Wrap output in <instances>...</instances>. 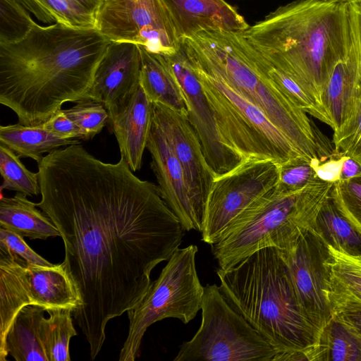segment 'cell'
Wrapping results in <instances>:
<instances>
[{
    "mask_svg": "<svg viewBox=\"0 0 361 361\" xmlns=\"http://www.w3.org/2000/svg\"><path fill=\"white\" fill-rule=\"evenodd\" d=\"M0 173L3 178L1 190L16 191L27 196L40 194L38 172L28 170L20 157L2 144H0Z\"/></svg>",
    "mask_w": 361,
    "mask_h": 361,
    "instance_id": "cell-31",
    "label": "cell"
},
{
    "mask_svg": "<svg viewBox=\"0 0 361 361\" xmlns=\"http://www.w3.org/2000/svg\"><path fill=\"white\" fill-rule=\"evenodd\" d=\"M109 43L97 28L37 22L22 39L0 42V104L18 123L39 126L63 104L89 99Z\"/></svg>",
    "mask_w": 361,
    "mask_h": 361,
    "instance_id": "cell-2",
    "label": "cell"
},
{
    "mask_svg": "<svg viewBox=\"0 0 361 361\" xmlns=\"http://www.w3.org/2000/svg\"><path fill=\"white\" fill-rule=\"evenodd\" d=\"M308 361H361V335L334 314L307 353Z\"/></svg>",
    "mask_w": 361,
    "mask_h": 361,
    "instance_id": "cell-29",
    "label": "cell"
},
{
    "mask_svg": "<svg viewBox=\"0 0 361 361\" xmlns=\"http://www.w3.org/2000/svg\"><path fill=\"white\" fill-rule=\"evenodd\" d=\"M141 67L140 85L152 103H160L188 114L181 86L164 56L147 51L140 46Z\"/></svg>",
    "mask_w": 361,
    "mask_h": 361,
    "instance_id": "cell-22",
    "label": "cell"
},
{
    "mask_svg": "<svg viewBox=\"0 0 361 361\" xmlns=\"http://www.w3.org/2000/svg\"><path fill=\"white\" fill-rule=\"evenodd\" d=\"M140 67L139 45L110 41L89 94V99L105 106L109 121L127 107L140 88Z\"/></svg>",
    "mask_w": 361,
    "mask_h": 361,
    "instance_id": "cell-15",
    "label": "cell"
},
{
    "mask_svg": "<svg viewBox=\"0 0 361 361\" xmlns=\"http://www.w3.org/2000/svg\"><path fill=\"white\" fill-rule=\"evenodd\" d=\"M27 195L17 192L13 197L1 195L0 200V227L13 231L30 239L45 240L61 236L60 233L44 212L37 208Z\"/></svg>",
    "mask_w": 361,
    "mask_h": 361,
    "instance_id": "cell-25",
    "label": "cell"
},
{
    "mask_svg": "<svg viewBox=\"0 0 361 361\" xmlns=\"http://www.w3.org/2000/svg\"><path fill=\"white\" fill-rule=\"evenodd\" d=\"M319 180L312 161L300 156L279 165L275 188L281 192H294Z\"/></svg>",
    "mask_w": 361,
    "mask_h": 361,
    "instance_id": "cell-35",
    "label": "cell"
},
{
    "mask_svg": "<svg viewBox=\"0 0 361 361\" xmlns=\"http://www.w3.org/2000/svg\"><path fill=\"white\" fill-rule=\"evenodd\" d=\"M36 23L33 16L14 0H0V42L22 39Z\"/></svg>",
    "mask_w": 361,
    "mask_h": 361,
    "instance_id": "cell-32",
    "label": "cell"
},
{
    "mask_svg": "<svg viewBox=\"0 0 361 361\" xmlns=\"http://www.w3.org/2000/svg\"><path fill=\"white\" fill-rule=\"evenodd\" d=\"M197 251L195 245L178 247L141 300L126 312L128 331L120 361H134L139 356L145 333L155 322L176 318L188 324L196 317L204 291L196 269Z\"/></svg>",
    "mask_w": 361,
    "mask_h": 361,
    "instance_id": "cell-8",
    "label": "cell"
},
{
    "mask_svg": "<svg viewBox=\"0 0 361 361\" xmlns=\"http://www.w3.org/2000/svg\"><path fill=\"white\" fill-rule=\"evenodd\" d=\"M279 164L271 159H247L214 179L207 197L202 240L214 243L228 225L251 203L274 188Z\"/></svg>",
    "mask_w": 361,
    "mask_h": 361,
    "instance_id": "cell-11",
    "label": "cell"
},
{
    "mask_svg": "<svg viewBox=\"0 0 361 361\" xmlns=\"http://www.w3.org/2000/svg\"><path fill=\"white\" fill-rule=\"evenodd\" d=\"M182 39L206 30L243 32L250 25L225 0H162Z\"/></svg>",
    "mask_w": 361,
    "mask_h": 361,
    "instance_id": "cell-18",
    "label": "cell"
},
{
    "mask_svg": "<svg viewBox=\"0 0 361 361\" xmlns=\"http://www.w3.org/2000/svg\"><path fill=\"white\" fill-rule=\"evenodd\" d=\"M361 176V164L356 159L345 156L339 180H345Z\"/></svg>",
    "mask_w": 361,
    "mask_h": 361,
    "instance_id": "cell-43",
    "label": "cell"
},
{
    "mask_svg": "<svg viewBox=\"0 0 361 361\" xmlns=\"http://www.w3.org/2000/svg\"><path fill=\"white\" fill-rule=\"evenodd\" d=\"M357 13L358 24L361 31V4H354Z\"/></svg>",
    "mask_w": 361,
    "mask_h": 361,
    "instance_id": "cell-46",
    "label": "cell"
},
{
    "mask_svg": "<svg viewBox=\"0 0 361 361\" xmlns=\"http://www.w3.org/2000/svg\"><path fill=\"white\" fill-rule=\"evenodd\" d=\"M345 155L335 150L334 154L326 161L313 165L319 179L326 182L335 183L340 179L341 171Z\"/></svg>",
    "mask_w": 361,
    "mask_h": 361,
    "instance_id": "cell-40",
    "label": "cell"
},
{
    "mask_svg": "<svg viewBox=\"0 0 361 361\" xmlns=\"http://www.w3.org/2000/svg\"><path fill=\"white\" fill-rule=\"evenodd\" d=\"M190 61L230 149L244 159H271L279 165L303 157L258 106L216 73Z\"/></svg>",
    "mask_w": 361,
    "mask_h": 361,
    "instance_id": "cell-7",
    "label": "cell"
},
{
    "mask_svg": "<svg viewBox=\"0 0 361 361\" xmlns=\"http://www.w3.org/2000/svg\"><path fill=\"white\" fill-rule=\"evenodd\" d=\"M80 143L77 139L61 137L39 126L20 123L0 126V144L13 150L20 157L30 158L39 162L45 153L59 148Z\"/></svg>",
    "mask_w": 361,
    "mask_h": 361,
    "instance_id": "cell-27",
    "label": "cell"
},
{
    "mask_svg": "<svg viewBox=\"0 0 361 361\" xmlns=\"http://www.w3.org/2000/svg\"><path fill=\"white\" fill-rule=\"evenodd\" d=\"M26 263L18 256L0 250V360L5 361V342L19 312L31 305Z\"/></svg>",
    "mask_w": 361,
    "mask_h": 361,
    "instance_id": "cell-20",
    "label": "cell"
},
{
    "mask_svg": "<svg viewBox=\"0 0 361 361\" xmlns=\"http://www.w3.org/2000/svg\"><path fill=\"white\" fill-rule=\"evenodd\" d=\"M47 312L49 317L42 319L40 328L49 361H70V341L78 334L73 324V310L57 308Z\"/></svg>",
    "mask_w": 361,
    "mask_h": 361,
    "instance_id": "cell-30",
    "label": "cell"
},
{
    "mask_svg": "<svg viewBox=\"0 0 361 361\" xmlns=\"http://www.w3.org/2000/svg\"><path fill=\"white\" fill-rule=\"evenodd\" d=\"M332 2H338L344 4H361V0H325Z\"/></svg>",
    "mask_w": 361,
    "mask_h": 361,
    "instance_id": "cell-45",
    "label": "cell"
},
{
    "mask_svg": "<svg viewBox=\"0 0 361 361\" xmlns=\"http://www.w3.org/2000/svg\"><path fill=\"white\" fill-rule=\"evenodd\" d=\"M312 230L335 250L361 256V228L341 212L331 192L317 216Z\"/></svg>",
    "mask_w": 361,
    "mask_h": 361,
    "instance_id": "cell-28",
    "label": "cell"
},
{
    "mask_svg": "<svg viewBox=\"0 0 361 361\" xmlns=\"http://www.w3.org/2000/svg\"><path fill=\"white\" fill-rule=\"evenodd\" d=\"M164 57L181 86L188 119L216 178L232 171L245 159L224 142L211 105L182 45L176 53Z\"/></svg>",
    "mask_w": 361,
    "mask_h": 361,
    "instance_id": "cell-13",
    "label": "cell"
},
{
    "mask_svg": "<svg viewBox=\"0 0 361 361\" xmlns=\"http://www.w3.org/2000/svg\"><path fill=\"white\" fill-rule=\"evenodd\" d=\"M328 247V300L333 312L361 306V256H352Z\"/></svg>",
    "mask_w": 361,
    "mask_h": 361,
    "instance_id": "cell-23",
    "label": "cell"
},
{
    "mask_svg": "<svg viewBox=\"0 0 361 361\" xmlns=\"http://www.w3.org/2000/svg\"><path fill=\"white\" fill-rule=\"evenodd\" d=\"M353 6L352 42L347 54L335 65L321 97L334 131L340 129L350 118L361 85V42L354 4Z\"/></svg>",
    "mask_w": 361,
    "mask_h": 361,
    "instance_id": "cell-17",
    "label": "cell"
},
{
    "mask_svg": "<svg viewBox=\"0 0 361 361\" xmlns=\"http://www.w3.org/2000/svg\"><path fill=\"white\" fill-rule=\"evenodd\" d=\"M361 42V32L360 31ZM334 149L361 164V85L353 113L340 129L334 131Z\"/></svg>",
    "mask_w": 361,
    "mask_h": 361,
    "instance_id": "cell-34",
    "label": "cell"
},
{
    "mask_svg": "<svg viewBox=\"0 0 361 361\" xmlns=\"http://www.w3.org/2000/svg\"><path fill=\"white\" fill-rule=\"evenodd\" d=\"M354 21L353 4L297 0L239 32L322 104L331 73L352 42Z\"/></svg>",
    "mask_w": 361,
    "mask_h": 361,
    "instance_id": "cell-3",
    "label": "cell"
},
{
    "mask_svg": "<svg viewBox=\"0 0 361 361\" xmlns=\"http://www.w3.org/2000/svg\"><path fill=\"white\" fill-rule=\"evenodd\" d=\"M17 4L24 8L38 22L44 25L57 23L55 16L46 8L39 0H14Z\"/></svg>",
    "mask_w": 361,
    "mask_h": 361,
    "instance_id": "cell-41",
    "label": "cell"
},
{
    "mask_svg": "<svg viewBox=\"0 0 361 361\" xmlns=\"http://www.w3.org/2000/svg\"><path fill=\"white\" fill-rule=\"evenodd\" d=\"M334 183L319 180L294 192L274 188L259 197L211 245L219 268H230L264 247L290 250L312 229Z\"/></svg>",
    "mask_w": 361,
    "mask_h": 361,
    "instance_id": "cell-6",
    "label": "cell"
},
{
    "mask_svg": "<svg viewBox=\"0 0 361 361\" xmlns=\"http://www.w3.org/2000/svg\"><path fill=\"white\" fill-rule=\"evenodd\" d=\"M181 44L190 60L220 76L258 106L303 157L323 162L334 154L330 141L307 114L255 67L239 32L202 31L183 38Z\"/></svg>",
    "mask_w": 361,
    "mask_h": 361,
    "instance_id": "cell-5",
    "label": "cell"
},
{
    "mask_svg": "<svg viewBox=\"0 0 361 361\" xmlns=\"http://www.w3.org/2000/svg\"><path fill=\"white\" fill-rule=\"evenodd\" d=\"M152 119L164 133L183 169L196 216L202 226L216 176L206 160L199 137L187 113L152 103Z\"/></svg>",
    "mask_w": 361,
    "mask_h": 361,
    "instance_id": "cell-14",
    "label": "cell"
},
{
    "mask_svg": "<svg viewBox=\"0 0 361 361\" xmlns=\"http://www.w3.org/2000/svg\"><path fill=\"white\" fill-rule=\"evenodd\" d=\"M37 168L36 205L63 241L62 263L80 300L73 317L94 360L108 322L141 300L152 271L179 247L185 230L158 186L122 157L106 163L76 143L47 154Z\"/></svg>",
    "mask_w": 361,
    "mask_h": 361,
    "instance_id": "cell-1",
    "label": "cell"
},
{
    "mask_svg": "<svg viewBox=\"0 0 361 361\" xmlns=\"http://www.w3.org/2000/svg\"><path fill=\"white\" fill-rule=\"evenodd\" d=\"M63 110L79 128L82 140L92 139L109 122V114L105 106L92 99L78 102Z\"/></svg>",
    "mask_w": 361,
    "mask_h": 361,
    "instance_id": "cell-33",
    "label": "cell"
},
{
    "mask_svg": "<svg viewBox=\"0 0 361 361\" xmlns=\"http://www.w3.org/2000/svg\"><path fill=\"white\" fill-rule=\"evenodd\" d=\"M201 325L174 361H272L279 351L226 300L216 284L204 286Z\"/></svg>",
    "mask_w": 361,
    "mask_h": 361,
    "instance_id": "cell-9",
    "label": "cell"
},
{
    "mask_svg": "<svg viewBox=\"0 0 361 361\" xmlns=\"http://www.w3.org/2000/svg\"><path fill=\"white\" fill-rule=\"evenodd\" d=\"M42 126L54 134L67 139H82L77 125L66 115L64 110L59 109L54 113Z\"/></svg>",
    "mask_w": 361,
    "mask_h": 361,
    "instance_id": "cell-39",
    "label": "cell"
},
{
    "mask_svg": "<svg viewBox=\"0 0 361 361\" xmlns=\"http://www.w3.org/2000/svg\"><path fill=\"white\" fill-rule=\"evenodd\" d=\"M57 23L77 28H97L96 16L68 0H39Z\"/></svg>",
    "mask_w": 361,
    "mask_h": 361,
    "instance_id": "cell-37",
    "label": "cell"
},
{
    "mask_svg": "<svg viewBox=\"0 0 361 361\" xmlns=\"http://www.w3.org/2000/svg\"><path fill=\"white\" fill-rule=\"evenodd\" d=\"M279 250L288 267L302 310L320 335L333 317L327 295L328 247L311 229L290 250Z\"/></svg>",
    "mask_w": 361,
    "mask_h": 361,
    "instance_id": "cell-12",
    "label": "cell"
},
{
    "mask_svg": "<svg viewBox=\"0 0 361 361\" xmlns=\"http://www.w3.org/2000/svg\"><path fill=\"white\" fill-rule=\"evenodd\" d=\"M331 195L341 212L361 228V176L335 182Z\"/></svg>",
    "mask_w": 361,
    "mask_h": 361,
    "instance_id": "cell-36",
    "label": "cell"
},
{
    "mask_svg": "<svg viewBox=\"0 0 361 361\" xmlns=\"http://www.w3.org/2000/svg\"><path fill=\"white\" fill-rule=\"evenodd\" d=\"M146 148L150 153V166L157 183L159 194L168 207L187 231L202 232L191 201L183 169L169 141L152 117Z\"/></svg>",
    "mask_w": 361,
    "mask_h": 361,
    "instance_id": "cell-16",
    "label": "cell"
},
{
    "mask_svg": "<svg viewBox=\"0 0 361 361\" xmlns=\"http://www.w3.org/2000/svg\"><path fill=\"white\" fill-rule=\"evenodd\" d=\"M0 250L20 257L27 265L51 266L53 264L35 252L20 234L0 227Z\"/></svg>",
    "mask_w": 361,
    "mask_h": 361,
    "instance_id": "cell-38",
    "label": "cell"
},
{
    "mask_svg": "<svg viewBox=\"0 0 361 361\" xmlns=\"http://www.w3.org/2000/svg\"><path fill=\"white\" fill-rule=\"evenodd\" d=\"M335 314L351 325L361 335V306L348 307Z\"/></svg>",
    "mask_w": 361,
    "mask_h": 361,
    "instance_id": "cell-42",
    "label": "cell"
},
{
    "mask_svg": "<svg viewBox=\"0 0 361 361\" xmlns=\"http://www.w3.org/2000/svg\"><path fill=\"white\" fill-rule=\"evenodd\" d=\"M97 29L109 41L136 44L153 54L176 53L181 39L162 0H106Z\"/></svg>",
    "mask_w": 361,
    "mask_h": 361,
    "instance_id": "cell-10",
    "label": "cell"
},
{
    "mask_svg": "<svg viewBox=\"0 0 361 361\" xmlns=\"http://www.w3.org/2000/svg\"><path fill=\"white\" fill-rule=\"evenodd\" d=\"M216 274L228 303L272 346L279 352L304 351L307 357L319 333L302 310L279 249L262 248Z\"/></svg>",
    "mask_w": 361,
    "mask_h": 361,
    "instance_id": "cell-4",
    "label": "cell"
},
{
    "mask_svg": "<svg viewBox=\"0 0 361 361\" xmlns=\"http://www.w3.org/2000/svg\"><path fill=\"white\" fill-rule=\"evenodd\" d=\"M240 36L247 57L258 71L298 108L332 128L330 118L317 99L293 75L275 65L247 43L240 34Z\"/></svg>",
    "mask_w": 361,
    "mask_h": 361,
    "instance_id": "cell-24",
    "label": "cell"
},
{
    "mask_svg": "<svg viewBox=\"0 0 361 361\" xmlns=\"http://www.w3.org/2000/svg\"><path fill=\"white\" fill-rule=\"evenodd\" d=\"M46 310L37 305L23 307L7 334L5 355L16 361H49L41 338V322Z\"/></svg>",
    "mask_w": 361,
    "mask_h": 361,
    "instance_id": "cell-26",
    "label": "cell"
},
{
    "mask_svg": "<svg viewBox=\"0 0 361 361\" xmlns=\"http://www.w3.org/2000/svg\"><path fill=\"white\" fill-rule=\"evenodd\" d=\"M152 117V103L140 87L127 107L108 123L118 142L121 157L133 172L142 167Z\"/></svg>",
    "mask_w": 361,
    "mask_h": 361,
    "instance_id": "cell-19",
    "label": "cell"
},
{
    "mask_svg": "<svg viewBox=\"0 0 361 361\" xmlns=\"http://www.w3.org/2000/svg\"><path fill=\"white\" fill-rule=\"evenodd\" d=\"M31 305L46 311L57 308L72 309L80 303L75 286L63 263L51 266L26 265Z\"/></svg>",
    "mask_w": 361,
    "mask_h": 361,
    "instance_id": "cell-21",
    "label": "cell"
},
{
    "mask_svg": "<svg viewBox=\"0 0 361 361\" xmlns=\"http://www.w3.org/2000/svg\"><path fill=\"white\" fill-rule=\"evenodd\" d=\"M74 4L77 5L83 10L94 14L96 16V13L102 6V5L106 1V0H68Z\"/></svg>",
    "mask_w": 361,
    "mask_h": 361,
    "instance_id": "cell-44",
    "label": "cell"
}]
</instances>
